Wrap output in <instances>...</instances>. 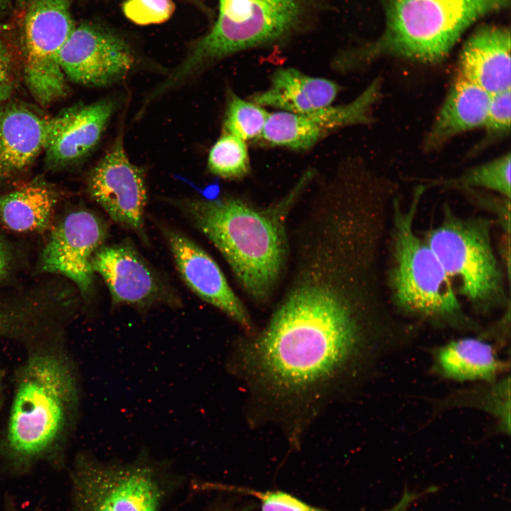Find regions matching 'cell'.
Returning a JSON list of instances; mask_svg holds the SVG:
<instances>
[{"label":"cell","instance_id":"obj_28","mask_svg":"<svg viewBox=\"0 0 511 511\" xmlns=\"http://www.w3.org/2000/svg\"><path fill=\"white\" fill-rule=\"evenodd\" d=\"M511 121V89L490 94V104L484 123L487 136H499L509 133Z\"/></svg>","mask_w":511,"mask_h":511},{"label":"cell","instance_id":"obj_25","mask_svg":"<svg viewBox=\"0 0 511 511\" xmlns=\"http://www.w3.org/2000/svg\"><path fill=\"white\" fill-rule=\"evenodd\" d=\"M269 113L261 106L245 101L230 92L225 112V133L243 141L261 136Z\"/></svg>","mask_w":511,"mask_h":511},{"label":"cell","instance_id":"obj_18","mask_svg":"<svg viewBox=\"0 0 511 511\" xmlns=\"http://www.w3.org/2000/svg\"><path fill=\"white\" fill-rule=\"evenodd\" d=\"M51 121L26 105L0 106V179L25 170L44 150Z\"/></svg>","mask_w":511,"mask_h":511},{"label":"cell","instance_id":"obj_29","mask_svg":"<svg viewBox=\"0 0 511 511\" xmlns=\"http://www.w3.org/2000/svg\"><path fill=\"white\" fill-rule=\"evenodd\" d=\"M241 492L258 499L260 502L261 511H328L280 490L259 491L242 488Z\"/></svg>","mask_w":511,"mask_h":511},{"label":"cell","instance_id":"obj_6","mask_svg":"<svg viewBox=\"0 0 511 511\" xmlns=\"http://www.w3.org/2000/svg\"><path fill=\"white\" fill-rule=\"evenodd\" d=\"M217 19L163 80L170 92L203 68L230 55L280 40L304 20L309 0H218Z\"/></svg>","mask_w":511,"mask_h":511},{"label":"cell","instance_id":"obj_34","mask_svg":"<svg viewBox=\"0 0 511 511\" xmlns=\"http://www.w3.org/2000/svg\"><path fill=\"white\" fill-rule=\"evenodd\" d=\"M1 377L0 374V399H1Z\"/></svg>","mask_w":511,"mask_h":511},{"label":"cell","instance_id":"obj_5","mask_svg":"<svg viewBox=\"0 0 511 511\" xmlns=\"http://www.w3.org/2000/svg\"><path fill=\"white\" fill-rule=\"evenodd\" d=\"M423 189L410 207L395 204L390 284L397 306L405 314L436 327L476 331L478 325L463 311L454 287L436 255L414 232Z\"/></svg>","mask_w":511,"mask_h":511},{"label":"cell","instance_id":"obj_8","mask_svg":"<svg viewBox=\"0 0 511 511\" xmlns=\"http://www.w3.org/2000/svg\"><path fill=\"white\" fill-rule=\"evenodd\" d=\"M70 0H28L23 19V76L29 92L42 106L65 97L67 78L60 53L75 27Z\"/></svg>","mask_w":511,"mask_h":511},{"label":"cell","instance_id":"obj_3","mask_svg":"<svg viewBox=\"0 0 511 511\" xmlns=\"http://www.w3.org/2000/svg\"><path fill=\"white\" fill-rule=\"evenodd\" d=\"M76 371L54 346L29 353L18 370L6 442L13 454L31 459L50 451L68 434L79 405Z\"/></svg>","mask_w":511,"mask_h":511},{"label":"cell","instance_id":"obj_24","mask_svg":"<svg viewBox=\"0 0 511 511\" xmlns=\"http://www.w3.org/2000/svg\"><path fill=\"white\" fill-rule=\"evenodd\" d=\"M207 166L212 174L224 179L243 177L250 170L245 141L224 132L211 147Z\"/></svg>","mask_w":511,"mask_h":511},{"label":"cell","instance_id":"obj_21","mask_svg":"<svg viewBox=\"0 0 511 511\" xmlns=\"http://www.w3.org/2000/svg\"><path fill=\"white\" fill-rule=\"evenodd\" d=\"M339 91L338 84L331 80L283 68L274 72L270 87L256 94L253 101L260 106L307 114L331 106Z\"/></svg>","mask_w":511,"mask_h":511},{"label":"cell","instance_id":"obj_16","mask_svg":"<svg viewBox=\"0 0 511 511\" xmlns=\"http://www.w3.org/2000/svg\"><path fill=\"white\" fill-rule=\"evenodd\" d=\"M116 109L111 99L77 105L52 117L44 148L45 164L63 168L83 159L99 143Z\"/></svg>","mask_w":511,"mask_h":511},{"label":"cell","instance_id":"obj_10","mask_svg":"<svg viewBox=\"0 0 511 511\" xmlns=\"http://www.w3.org/2000/svg\"><path fill=\"white\" fill-rule=\"evenodd\" d=\"M135 62L131 47L114 31L92 23L75 26L60 53L66 78L104 87L124 79Z\"/></svg>","mask_w":511,"mask_h":511},{"label":"cell","instance_id":"obj_20","mask_svg":"<svg viewBox=\"0 0 511 511\" xmlns=\"http://www.w3.org/2000/svg\"><path fill=\"white\" fill-rule=\"evenodd\" d=\"M490 94L460 75L454 81L425 141L434 149L452 137L484 126Z\"/></svg>","mask_w":511,"mask_h":511},{"label":"cell","instance_id":"obj_13","mask_svg":"<svg viewBox=\"0 0 511 511\" xmlns=\"http://www.w3.org/2000/svg\"><path fill=\"white\" fill-rule=\"evenodd\" d=\"M92 268L106 285L114 306L143 309L179 302L165 279L129 240L100 247L93 257Z\"/></svg>","mask_w":511,"mask_h":511},{"label":"cell","instance_id":"obj_12","mask_svg":"<svg viewBox=\"0 0 511 511\" xmlns=\"http://www.w3.org/2000/svg\"><path fill=\"white\" fill-rule=\"evenodd\" d=\"M107 223L94 212L79 209L66 214L53 229L40 258V271L70 280L83 296L89 294L92 259L108 235Z\"/></svg>","mask_w":511,"mask_h":511},{"label":"cell","instance_id":"obj_22","mask_svg":"<svg viewBox=\"0 0 511 511\" xmlns=\"http://www.w3.org/2000/svg\"><path fill=\"white\" fill-rule=\"evenodd\" d=\"M57 201L55 191L40 181L0 194V224L16 232L43 231L50 224Z\"/></svg>","mask_w":511,"mask_h":511},{"label":"cell","instance_id":"obj_27","mask_svg":"<svg viewBox=\"0 0 511 511\" xmlns=\"http://www.w3.org/2000/svg\"><path fill=\"white\" fill-rule=\"evenodd\" d=\"M175 9L171 0H125L122 11L131 21L139 25L167 21Z\"/></svg>","mask_w":511,"mask_h":511},{"label":"cell","instance_id":"obj_9","mask_svg":"<svg viewBox=\"0 0 511 511\" xmlns=\"http://www.w3.org/2000/svg\"><path fill=\"white\" fill-rule=\"evenodd\" d=\"M73 479L77 511H158L160 491L146 465L82 458Z\"/></svg>","mask_w":511,"mask_h":511},{"label":"cell","instance_id":"obj_30","mask_svg":"<svg viewBox=\"0 0 511 511\" xmlns=\"http://www.w3.org/2000/svg\"><path fill=\"white\" fill-rule=\"evenodd\" d=\"M12 87L11 71L7 51L0 40V99H6Z\"/></svg>","mask_w":511,"mask_h":511},{"label":"cell","instance_id":"obj_1","mask_svg":"<svg viewBox=\"0 0 511 511\" xmlns=\"http://www.w3.org/2000/svg\"><path fill=\"white\" fill-rule=\"evenodd\" d=\"M251 336L235 364L268 403L289 412L312 410L334 387L358 385L408 341L329 286L282 295Z\"/></svg>","mask_w":511,"mask_h":511},{"label":"cell","instance_id":"obj_26","mask_svg":"<svg viewBox=\"0 0 511 511\" xmlns=\"http://www.w3.org/2000/svg\"><path fill=\"white\" fill-rule=\"evenodd\" d=\"M510 153L473 167L451 182L463 187H482L510 199Z\"/></svg>","mask_w":511,"mask_h":511},{"label":"cell","instance_id":"obj_4","mask_svg":"<svg viewBox=\"0 0 511 511\" xmlns=\"http://www.w3.org/2000/svg\"><path fill=\"white\" fill-rule=\"evenodd\" d=\"M510 0H383L385 27L379 38L344 57L345 65L382 56L423 62L446 57L476 21Z\"/></svg>","mask_w":511,"mask_h":511},{"label":"cell","instance_id":"obj_33","mask_svg":"<svg viewBox=\"0 0 511 511\" xmlns=\"http://www.w3.org/2000/svg\"><path fill=\"white\" fill-rule=\"evenodd\" d=\"M9 2V0H0V13L6 9Z\"/></svg>","mask_w":511,"mask_h":511},{"label":"cell","instance_id":"obj_2","mask_svg":"<svg viewBox=\"0 0 511 511\" xmlns=\"http://www.w3.org/2000/svg\"><path fill=\"white\" fill-rule=\"evenodd\" d=\"M307 174L282 199L258 207L234 197L179 202L188 220L218 249L256 304H268L287 267V220L309 180Z\"/></svg>","mask_w":511,"mask_h":511},{"label":"cell","instance_id":"obj_11","mask_svg":"<svg viewBox=\"0 0 511 511\" xmlns=\"http://www.w3.org/2000/svg\"><path fill=\"white\" fill-rule=\"evenodd\" d=\"M88 191L114 221L148 243L144 221L147 204L145 175L142 168L129 160L121 136L117 137L91 172Z\"/></svg>","mask_w":511,"mask_h":511},{"label":"cell","instance_id":"obj_32","mask_svg":"<svg viewBox=\"0 0 511 511\" xmlns=\"http://www.w3.org/2000/svg\"><path fill=\"white\" fill-rule=\"evenodd\" d=\"M9 325V318L6 310L0 305V336H3Z\"/></svg>","mask_w":511,"mask_h":511},{"label":"cell","instance_id":"obj_14","mask_svg":"<svg viewBox=\"0 0 511 511\" xmlns=\"http://www.w3.org/2000/svg\"><path fill=\"white\" fill-rule=\"evenodd\" d=\"M380 79L373 80L352 101L313 112L278 111L268 114L261 137L272 145L307 150L331 131L369 123L371 109L380 94Z\"/></svg>","mask_w":511,"mask_h":511},{"label":"cell","instance_id":"obj_15","mask_svg":"<svg viewBox=\"0 0 511 511\" xmlns=\"http://www.w3.org/2000/svg\"><path fill=\"white\" fill-rule=\"evenodd\" d=\"M160 227L177 270L187 286L203 301L235 321L250 335L255 334L247 310L216 262L185 234L165 226Z\"/></svg>","mask_w":511,"mask_h":511},{"label":"cell","instance_id":"obj_23","mask_svg":"<svg viewBox=\"0 0 511 511\" xmlns=\"http://www.w3.org/2000/svg\"><path fill=\"white\" fill-rule=\"evenodd\" d=\"M510 375L507 373L496 380L473 383L457 389L444 397L432 399V408L437 413L456 408H471L489 414L498 432L510 434Z\"/></svg>","mask_w":511,"mask_h":511},{"label":"cell","instance_id":"obj_7","mask_svg":"<svg viewBox=\"0 0 511 511\" xmlns=\"http://www.w3.org/2000/svg\"><path fill=\"white\" fill-rule=\"evenodd\" d=\"M425 241L456 292L481 311L503 303V275L494 253L488 221L461 218L448 210Z\"/></svg>","mask_w":511,"mask_h":511},{"label":"cell","instance_id":"obj_31","mask_svg":"<svg viewBox=\"0 0 511 511\" xmlns=\"http://www.w3.org/2000/svg\"><path fill=\"white\" fill-rule=\"evenodd\" d=\"M9 266V258L4 243L0 238V278L6 274Z\"/></svg>","mask_w":511,"mask_h":511},{"label":"cell","instance_id":"obj_17","mask_svg":"<svg viewBox=\"0 0 511 511\" xmlns=\"http://www.w3.org/2000/svg\"><path fill=\"white\" fill-rule=\"evenodd\" d=\"M502 348L483 334L449 340L430 351L432 375L458 383H488L509 373L510 362Z\"/></svg>","mask_w":511,"mask_h":511},{"label":"cell","instance_id":"obj_19","mask_svg":"<svg viewBox=\"0 0 511 511\" xmlns=\"http://www.w3.org/2000/svg\"><path fill=\"white\" fill-rule=\"evenodd\" d=\"M458 75L490 94L510 89V32L487 26L466 41L459 60Z\"/></svg>","mask_w":511,"mask_h":511},{"label":"cell","instance_id":"obj_35","mask_svg":"<svg viewBox=\"0 0 511 511\" xmlns=\"http://www.w3.org/2000/svg\"><path fill=\"white\" fill-rule=\"evenodd\" d=\"M187 1H190L192 2H199L200 0H187Z\"/></svg>","mask_w":511,"mask_h":511}]
</instances>
